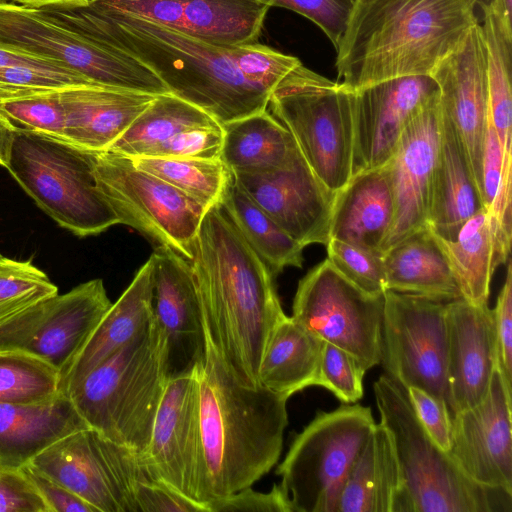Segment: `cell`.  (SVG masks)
<instances>
[{
	"instance_id": "6da1fadb",
	"label": "cell",
	"mask_w": 512,
	"mask_h": 512,
	"mask_svg": "<svg viewBox=\"0 0 512 512\" xmlns=\"http://www.w3.org/2000/svg\"><path fill=\"white\" fill-rule=\"evenodd\" d=\"M190 263L207 337L240 383L258 386L266 342L285 315L274 276L220 203L206 210Z\"/></svg>"
},
{
	"instance_id": "7a4b0ae2",
	"label": "cell",
	"mask_w": 512,
	"mask_h": 512,
	"mask_svg": "<svg viewBox=\"0 0 512 512\" xmlns=\"http://www.w3.org/2000/svg\"><path fill=\"white\" fill-rule=\"evenodd\" d=\"M44 11L92 41L137 59L172 94L201 108L221 125L268 109L271 93L241 74L229 47L90 5Z\"/></svg>"
},
{
	"instance_id": "3957f363",
	"label": "cell",
	"mask_w": 512,
	"mask_h": 512,
	"mask_svg": "<svg viewBox=\"0 0 512 512\" xmlns=\"http://www.w3.org/2000/svg\"><path fill=\"white\" fill-rule=\"evenodd\" d=\"M477 0H350L335 47L349 92L434 67L479 23Z\"/></svg>"
},
{
	"instance_id": "277c9868",
	"label": "cell",
	"mask_w": 512,
	"mask_h": 512,
	"mask_svg": "<svg viewBox=\"0 0 512 512\" xmlns=\"http://www.w3.org/2000/svg\"><path fill=\"white\" fill-rule=\"evenodd\" d=\"M205 336V355L195 367L201 437L197 500L204 505L266 475L280 458L288 425V399L240 383Z\"/></svg>"
},
{
	"instance_id": "5b68a950",
	"label": "cell",
	"mask_w": 512,
	"mask_h": 512,
	"mask_svg": "<svg viewBox=\"0 0 512 512\" xmlns=\"http://www.w3.org/2000/svg\"><path fill=\"white\" fill-rule=\"evenodd\" d=\"M168 380L164 343L149 328L79 381L67 396L86 425L144 454Z\"/></svg>"
},
{
	"instance_id": "8992f818",
	"label": "cell",
	"mask_w": 512,
	"mask_h": 512,
	"mask_svg": "<svg viewBox=\"0 0 512 512\" xmlns=\"http://www.w3.org/2000/svg\"><path fill=\"white\" fill-rule=\"evenodd\" d=\"M380 422L390 431L411 512H511L512 493L468 478L428 435L406 389L387 375L373 384Z\"/></svg>"
},
{
	"instance_id": "52a82bcc",
	"label": "cell",
	"mask_w": 512,
	"mask_h": 512,
	"mask_svg": "<svg viewBox=\"0 0 512 512\" xmlns=\"http://www.w3.org/2000/svg\"><path fill=\"white\" fill-rule=\"evenodd\" d=\"M6 169L39 208L76 236L118 224L97 186L92 151L15 126Z\"/></svg>"
},
{
	"instance_id": "ba28073f",
	"label": "cell",
	"mask_w": 512,
	"mask_h": 512,
	"mask_svg": "<svg viewBox=\"0 0 512 512\" xmlns=\"http://www.w3.org/2000/svg\"><path fill=\"white\" fill-rule=\"evenodd\" d=\"M268 108L314 174L336 194L353 175L351 92L301 63L273 88Z\"/></svg>"
},
{
	"instance_id": "9c48e42d",
	"label": "cell",
	"mask_w": 512,
	"mask_h": 512,
	"mask_svg": "<svg viewBox=\"0 0 512 512\" xmlns=\"http://www.w3.org/2000/svg\"><path fill=\"white\" fill-rule=\"evenodd\" d=\"M376 422L370 407L319 411L296 434L276 474L293 512H337L349 472Z\"/></svg>"
},
{
	"instance_id": "30bf717a",
	"label": "cell",
	"mask_w": 512,
	"mask_h": 512,
	"mask_svg": "<svg viewBox=\"0 0 512 512\" xmlns=\"http://www.w3.org/2000/svg\"><path fill=\"white\" fill-rule=\"evenodd\" d=\"M0 46L56 61L95 85L155 96L171 93L137 59L92 41L43 9L0 0Z\"/></svg>"
},
{
	"instance_id": "8fae6325",
	"label": "cell",
	"mask_w": 512,
	"mask_h": 512,
	"mask_svg": "<svg viewBox=\"0 0 512 512\" xmlns=\"http://www.w3.org/2000/svg\"><path fill=\"white\" fill-rule=\"evenodd\" d=\"M92 153L97 186L118 224L134 228L191 261L207 209L166 181L138 169L128 156L108 150Z\"/></svg>"
},
{
	"instance_id": "7c38bea8",
	"label": "cell",
	"mask_w": 512,
	"mask_h": 512,
	"mask_svg": "<svg viewBox=\"0 0 512 512\" xmlns=\"http://www.w3.org/2000/svg\"><path fill=\"white\" fill-rule=\"evenodd\" d=\"M28 464L68 488L97 512H137L135 483L157 480L142 454L91 428L62 437Z\"/></svg>"
},
{
	"instance_id": "4fadbf2b",
	"label": "cell",
	"mask_w": 512,
	"mask_h": 512,
	"mask_svg": "<svg viewBox=\"0 0 512 512\" xmlns=\"http://www.w3.org/2000/svg\"><path fill=\"white\" fill-rule=\"evenodd\" d=\"M383 314L384 294L364 292L326 259L299 281L291 317L367 371L381 361Z\"/></svg>"
},
{
	"instance_id": "5bb4252c",
	"label": "cell",
	"mask_w": 512,
	"mask_h": 512,
	"mask_svg": "<svg viewBox=\"0 0 512 512\" xmlns=\"http://www.w3.org/2000/svg\"><path fill=\"white\" fill-rule=\"evenodd\" d=\"M446 303L386 290L380 364L405 389L414 386L447 403Z\"/></svg>"
},
{
	"instance_id": "9a60e30c",
	"label": "cell",
	"mask_w": 512,
	"mask_h": 512,
	"mask_svg": "<svg viewBox=\"0 0 512 512\" xmlns=\"http://www.w3.org/2000/svg\"><path fill=\"white\" fill-rule=\"evenodd\" d=\"M111 305L102 279L79 284L1 322L0 350L37 355L62 377Z\"/></svg>"
},
{
	"instance_id": "2e32d148",
	"label": "cell",
	"mask_w": 512,
	"mask_h": 512,
	"mask_svg": "<svg viewBox=\"0 0 512 512\" xmlns=\"http://www.w3.org/2000/svg\"><path fill=\"white\" fill-rule=\"evenodd\" d=\"M199 415L196 369L169 378L149 444L142 454L157 480L197 502L201 467Z\"/></svg>"
},
{
	"instance_id": "e0dca14e",
	"label": "cell",
	"mask_w": 512,
	"mask_h": 512,
	"mask_svg": "<svg viewBox=\"0 0 512 512\" xmlns=\"http://www.w3.org/2000/svg\"><path fill=\"white\" fill-rule=\"evenodd\" d=\"M89 5L220 47L255 43L271 8L261 0H91Z\"/></svg>"
},
{
	"instance_id": "ac0fdd59",
	"label": "cell",
	"mask_w": 512,
	"mask_h": 512,
	"mask_svg": "<svg viewBox=\"0 0 512 512\" xmlns=\"http://www.w3.org/2000/svg\"><path fill=\"white\" fill-rule=\"evenodd\" d=\"M150 258L152 308L164 343L169 379L191 372L202 361L204 320L190 261L162 245Z\"/></svg>"
},
{
	"instance_id": "d6986e66",
	"label": "cell",
	"mask_w": 512,
	"mask_h": 512,
	"mask_svg": "<svg viewBox=\"0 0 512 512\" xmlns=\"http://www.w3.org/2000/svg\"><path fill=\"white\" fill-rule=\"evenodd\" d=\"M449 454L477 484L512 493V395L494 371L484 399L451 415Z\"/></svg>"
},
{
	"instance_id": "ffe728a7",
	"label": "cell",
	"mask_w": 512,
	"mask_h": 512,
	"mask_svg": "<svg viewBox=\"0 0 512 512\" xmlns=\"http://www.w3.org/2000/svg\"><path fill=\"white\" fill-rule=\"evenodd\" d=\"M441 129L438 92L405 128L396 150L384 165L394 200V219L382 253L428 226L429 200Z\"/></svg>"
},
{
	"instance_id": "44dd1931",
	"label": "cell",
	"mask_w": 512,
	"mask_h": 512,
	"mask_svg": "<svg viewBox=\"0 0 512 512\" xmlns=\"http://www.w3.org/2000/svg\"><path fill=\"white\" fill-rule=\"evenodd\" d=\"M429 76L436 83L442 110L456 128L483 201L482 157L489 113L486 49L480 22Z\"/></svg>"
},
{
	"instance_id": "7402d4cb",
	"label": "cell",
	"mask_w": 512,
	"mask_h": 512,
	"mask_svg": "<svg viewBox=\"0 0 512 512\" xmlns=\"http://www.w3.org/2000/svg\"><path fill=\"white\" fill-rule=\"evenodd\" d=\"M242 189L303 247L325 245L335 193L314 174L303 155L267 173L233 174Z\"/></svg>"
},
{
	"instance_id": "603a6c76",
	"label": "cell",
	"mask_w": 512,
	"mask_h": 512,
	"mask_svg": "<svg viewBox=\"0 0 512 512\" xmlns=\"http://www.w3.org/2000/svg\"><path fill=\"white\" fill-rule=\"evenodd\" d=\"M437 92L430 76L388 80L351 92L353 174L384 166L411 119Z\"/></svg>"
},
{
	"instance_id": "cb8c5ba5",
	"label": "cell",
	"mask_w": 512,
	"mask_h": 512,
	"mask_svg": "<svg viewBox=\"0 0 512 512\" xmlns=\"http://www.w3.org/2000/svg\"><path fill=\"white\" fill-rule=\"evenodd\" d=\"M447 405L450 414L480 403L496 370L495 326L488 303H446Z\"/></svg>"
},
{
	"instance_id": "d4e9b609",
	"label": "cell",
	"mask_w": 512,
	"mask_h": 512,
	"mask_svg": "<svg viewBox=\"0 0 512 512\" xmlns=\"http://www.w3.org/2000/svg\"><path fill=\"white\" fill-rule=\"evenodd\" d=\"M65 115L64 141L88 151H106L155 95L94 84L58 89Z\"/></svg>"
},
{
	"instance_id": "484cf974",
	"label": "cell",
	"mask_w": 512,
	"mask_h": 512,
	"mask_svg": "<svg viewBox=\"0 0 512 512\" xmlns=\"http://www.w3.org/2000/svg\"><path fill=\"white\" fill-rule=\"evenodd\" d=\"M152 269L149 257L118 300L112 303L61 377L62 394L67 396L91 370L144 333L153 323Z\"/></svg>"
},
{
	"instance_id": "4316f807",
	"label": "cell",
	"mask_w": 512,
	"mask_h": 512,
	"mask_svg": "<svg viewBox=\"0 0 512 512\" xmlns=\"http://www.w3.org/2000/svg\"><path fill=\"white\" fill-rule=\"evenodd\" d=\"M393 219L394 200L385 166L362 170L335 194L330 238L382 253Z\"/></svg>"
},
{
	"instance_id": "83f0119b",
	"label": "cell",
	"mask_w": 512,
	"mask_h": 512,
	"mask_svg": "<svg viewBox=\"0 0 512 512\" xmlns=\"http://www.w3.org/2000/svg\"><path fill=\"white\" fill-rule=\"evenodd\" d=\"M337 512H411L394 441L381 422L349 472Z\"/></svg>"
},
{
	"instance_id": "f1b7e54d",
	"label": "cell",
	"mask_w": 512,
	"mask_h": 512,
	"mask_svg": "<svg viewBox=\"0 0 512 512\" xmlns=\"http://www.w3.org/2000/svg\"><path fill=\"white\" fill-rule=\"evenodd\" d=\"M482 208L483 201L461 140L441 108L440 140L431 182L428 227L438 237L453 240L462 225Z\"/></svg>"
},
{
	"instance_id": "f546056e",
	"label": "cell",
	"mask_w": 512,
	"mask_h": 512,
	"mask_svg": "<svg viewBox=\"0 0 512 512\" xmlns=\"http://www.w3.org/2000/svg\"><path fill=\"white\" fill-rule=\"evenodd\" d=\"M89 428L70 398L36 404L0 403V466L22 468L62 437Z\"/></svg>"
},
{
	"instance_id": "4dcf8cb0",
	"label": "cell",
	"mask_w": 512,
	"mask_h": 512,
	"mask_svg": "<svg viewBox=\"0 0 512 512\" xmlns=\"http://www.w3.org/2000/svg\"><path fill=\"white\" fill-rule=\"evenodd\" d=\"M387 290L449 302L462 298L436 235L427 226L383 254Z\"/></svg>"
},
{
	"instance_id": "1f68e13d",
	"label": "cell",
	"mask_w": 512,
	"mask_h": 512,
	"mask_svg": "<svg viewBox=\"0 0 512 512\" xmlns=\"http://www.w3.org/2000/svg\"><path fill=\"white\" fill-rule=\"evenodd\" d=\"M323 343L285 314L274 326L263 350L259 385L287 399L317 386Z\"/></svg>"
},
{
	"instance_id": "d6a6232c",
	"label": "cell",
	"mask_w": 512,
	"mask_h": 512,
	"mask_svg": "<svg viewBox=\"0 0 512 512\" xmlns=\"http://www.w3.org/2000/svg\"><path fill=\"white\" fill-rule=\"evenodd\" d=\"M222 126L220 159L232 174L271 172L301 154L291 133L268 109Z\"/></svg>"
},
{
	"instance_id": "836d02e7",
	"label": "cell",
	"mask_w": 512,
	"mask_h": 512,
	"mask_svg": "<svg viewBox=\"0 0 512 512\" xmlns=\"http://www.w3.org/2000/svg\"><path fill=\"white\" fill-rule=\"evenodd\" d=\"M220 206L274 277L288 266L302 267L304 247L242 189L234 176Z\"/></svg>"
},
{
	"instance_id": "e575fe53",
	"label": "cell",
	"mask_w": 512,
	"mask_h": 512,
	"mask_svg": "<svg viewBox=\"0 0 512 512\" xmlns=\"http://www.w3.org/2000/svg\"><path fill=\"white\" fill-rule=\"evenodd\" d=\"M221 125L201 108L172 93L156 95L108 151L148 156L154 148L192 128Z\"/></svg>"
},
{
	"instance_id": "d590c367",
	"label": "cell",
	"mask_w": 512,
	"mask_h": 512,
	"mask_svg": "<svg viewBox=\"0 0 512 512\" xmlns=\"http://www.w3.org/2000/svg\"><path fill=\"white\" fill-rule=\"evenodd\" d=\"M436 238L450 264L462 298L472 304L488 303L491 279L497 268L486 208L470 217L455 239L446 240L437 235Z\"/></svg>"
},
{
	"instance_id": "8d00e7d4",
	"label": "cell",
	"mask_w": 512,
	"mask_h": 512,
	"mask_svg": "<svg viewBox=\"0 0 512 512\" xmlns=\"http://www.w3.org/2000/svg\"><path fill=\"white\" fill-rule=\"evenodd\" d=\"M486 49L489 122L504 149L512 148V36L503 29L491 4L479 7Z\"/></svg>"
},
{
	"instance_id": "74e56055",
	"label": "cell",
	"mask_w": 512,
	"mask_h": 512,
	"mask_svg": "<svg viewBox=\"0 0 512 512\" xmlns=\"http://www.w3.org/2000/svg\"><path fill=\"white\" fill-rule=\"evenodd\" d=\"M133 164L166 181L206 209L219 204L233 179L232 172L218 159L130 157Z\"/></svg>"
},
{
	"instance_id": "f35d334b",
	"label": "cell",
	"mask_w": 512,
	"mask_h": 512,
	"mask_svg": "<svg viewBox=\"0 0 512 512\" xmlns=\"http://www.w3.org/2000/svg\"><path fill=\"white\" fill-rule=\"evenodd\" d=\"M60 371L45 359L18 350H0V403L36 404L60 394Z\"/></svg>"
},
{
	"instance_id": "ab89813d",
	"label": "cell",
	"mask_w": 512,
	"mask_h": 512,
	"mask_svg": "<svg viewBox=\"0 0 512 512\" xmlns=\"http://www.w3.org/2000/svg\"><path fill=\"white\" fill-rule=\"evenodd\" d=\"M58 89L0 85V113L14 126L64 140L65 115Z\"/></svg>"
},
{
	"instance_id": "60d3db41",
	"label": "cell",
	"mask_w": 512,
	"mask_h": 512,
	"mask_svg": "<svg viewBox=\"0 0 512 512\" xmlns=\"http://www.w3.org/2000/svg\"><path fill=\"white\" fill-rule=\"evenodd\" d=\"M56 294L57 286L30 261L0 259V323Z\"/></svg>"
},
{
	"instance_id": "b9f144b4",
	"label": "cell",
	"mask_w": 512,
	"mask_h": 512,
	"mask_svg": "<svg viewBox=\"0 0 512 512\" xmlns=\"http://www.w3.org/2000/svg\"><path fill=\"white\" fill-rule=\"evenodd\" d=\"M327 259L355 286L371 295L387 290L383 254L330 238Z\"/></svg>"
},
{
	"instance_id": "7bdbcfd3",
	"label": "cell",
	"mask_w": 512,
	"mask_h": 512,
	"mask_svg": "<svg viewBox=\"0 0 512 512\" xmlns=\"http://www.w3.org/2000/svg\"><path fill=\"white\" fill-rule=\"evenodd\" d=\"M365 372L353 355L324 341L317 386L329 390L344 404H354L363 397Z\"/></svg>"
},
{
	"instance_id": "ee69618b",
	"label": "cell",
	"mask_w": 512,
	"mask_h": 512,
	"mask_svg": "<svg viewBox=\"0 0 512 512\" xmlns=\"http://www.w3.org/2000/svg\"><path fill=\"white\" fill-rule=\"evenodd\" d=\"M231 58L241 74L270 93L301 61L258 43L229 47Z\"/></svg>"
},
{
	"instance_id": "f6af8a7d",
	"label": "cell",
	"mask_w": 512,
	"mask_h": 512,
	"mask_svg": "<svg viewBox=\"0 0 512 512\" xmlns=\"http://www.w3.org/2000/svg\"><path fill=\"white\" fill-rule=\"evenodd\" d=\"M223 126H206L185 130L152 150L149 157L220 158Z\"/></svg>"
},
{
	"instance_id": "bcb514c9",
	"label": "cell",
	"mask_w": 512,
	"mask_h": 512,
	"mask_svg": "<svg viewBox=\"0 0 512 512\" xmlns=\"http://www.w3.org/2000/svg\"><path fill=\"white\" fill-rule=\"evenodd\" d=\"M506 277L492 309L495 326L496 369L508 393H512V262L509 258Z\"/></svg>"
},
{
	"instance_id": "7dc6e473",
	"label": "cell",
	"mask_w": 512,
	"mask_h": 512,
	"mask_svg": "<svg viewBox=\"0 0 512 512\" xmlns=\"http://www.w3.org/2000/svg\"><path fill=\"white\" fill-rule=\"evenodd\" d=\"M292 10L313 22L336 47L344 28L349 0H261Z\"/></svg>"
},
{
	"instance_id": "c3c4849f",
	"label": "cell",
	"mask_w": 512,
	"mask_h": 512,
	"mask_svg": "<svg viewBox=\"0 0 512 512\" xmlns=\"http://www.w3.org/2000/svg\"><path fill=\"white\" fill-rule=\"evenodd\" d=\"M208 512H293L290 499L280 484L269 492L250 487L206 503Z\"/></svg>"
},
{
	"instance_id": "681fc988",
	"label": "cell",
	"mask_w": 512,
	"mask_h": 512,
	"mask_svg": "<svg viewBox=\"0 0 512 512\" xmlns=\"http://www.w3.org/2000/svg\"><path fill=\"white\" fill-rule=\"evenodd\" d=\"M133 496L137 512H208L199 503L160 480H140L135 483Z\"/></svg>"
},
{
	"instance_id": "f907efd6",
	"label": "cell",
	"mask_w": 512,
	"mask_h": 512,
	"mask_svg": "<svg viewBox=\"0 0 512 512\" xmlns=\"http://www.w3.org/2000/svg\"><path fill=\"white\" fill-rule=\"evenodd\" d=\"M0 512H50L22 468L0 466Z\"/></svg>"
},
{
	"instance_id": "816d5d0a",
	"label": "cell",
	"mask_w": 512,
	"mask_h": 512,
	"mask_svg": "<svg viewBox=\"0 0 512 512\" xmlns=\"http://www.w3.org/2000/svg\"><path fill=\"white\" fill-rule=\"evenodd\" d=\"M406 392L428 435L442 450L449 452L451 414L447 403L414 386L407 387Z\"/></svg>"
},
{
	"instance_id": "f5cc1de1",
	"label": "cell",
	"mask_w": 512,
	"mask_h": 512,
	"mask_svg": "<svg viewBox=\"0 0 512 512\" xmlns=\"http://www.w3.org/2000/svg\"><path fill=\"white\" fill-rule=\"evenodd\" d=\"M81 84L92 83L81 74L69 69H38L16 65L0 66V85L4 86L61 88Z\"/></svg>"
},
{
	"instance_id": "db71d44e",
	"label": "cell",
	"mask_w": 512,
	"mask_h": 512,
	"mask_svg": "<svg viewBox=\"0 0 512 512\" xmlns=\"http://www.w3.org/2000/svg\"><path fill=\"white\" fill-rule=\"evenodd\" d=\"M36 487L50 512H97L65 486L43 475L29 464L22 467Z\"/></svg>"
},
{
	"instance_id": "11a10c76",
	"label": "cell",
	"mask_w": 512,
	"mask_h": 512,
	"mask_svg": "<svg viewBox=\"0 0 512 512\" xmlns=\"http://www.w3.org/2000/svg\"><path fill=\"white\" fill-rule=\"evenodd\" d=\"M510 149V148H508ZM495 129L488 123L482 157L483 204L487 209L496 194L502 174L505 151Z\"/></svg>"
},
{
	"instance_id": "9f6ffc18",
	"label": "cell",
	"mask_w": 512,
	"mask_h": 512,
	"mask_svg": "<svg viewBox=\"0 0 512 512\" xmlns=\"http://www.w3.org/2000/svg\"><path fill=\"white\" fill-rule=\"evenodd\" d=\"M11 65L38 69H69L56 61L45 59L28 52H22L0 46V66Z\"/></svg>"
},
{
	"instance_id": "6f0895ef",
	"label": "cell",
	"mask_w": 512,
	"mask_h": 512,
	"mask_svg": "<svg viewBox=\"0 0 512 512\" xmlns=\"http://www.w3.org/2000/svg\"><path fill=\"white\" fill-rule=\"evenodd\" d=\"M20 5L38 8V9H49V8H75L85 7L89 5L91 0H3Z\"/></svg>"
},
{
	"instance_id": "680465c9",
	"label": "cell",
	"mask_w": 512,
	"mask_h": 512,
	"mask_svg": "<svg viewBox=\"0 0 512 512\" xmlns=\"http://www.w3.org/2000/svg\"><path fill=\"white\" fill-rule=\"evenodd\" d=\"M15 126L0 113V166L6 168Z\"/></svg>"
},
{
	"instance_id": "91938a15",
	"label": "cell",
	"mask_w": 512,
	"mask_h": 512,
	"mask_svg": "<svg viewBox=\"0 0 512 512\" xmlns=\"http://www.w3.org/2000/svg\"><path fill=\"white\" fill-rule=\"evenodd\" d=\"M491 5L495 10L505 32L509 35H512V0H493Z\"/></svg>"
},
{
	"instance_id": "94428289",
	"label": "cell",
	"mask_w": 512,
	"mask_h": 512,
	"mask_svg": "<svg viewBox=\"0 0 512 512\" xmlns=\"http://www.w3.org/2000/svg\"><path fill=\"white\" fill-rule=\"evenodd\" d=\"M493 0H477L478 7L482 5L491 4Z\"/></svg>"
},
{
	"instance_id": "6125c7cd",
	"label": "cell",
	"mask_w": 512,
	"mask_h": 512,
	"mask_svg": "<svg viewBox=\"0 0 512 512\" xmlns=\"http://www.w3.org/2000/svg\"><path fill=\"white\" fill-rule=\"evenodd\" d=\"M3 256L0 254V259L2 258Z\"/></svg>"
}]
</instances>
